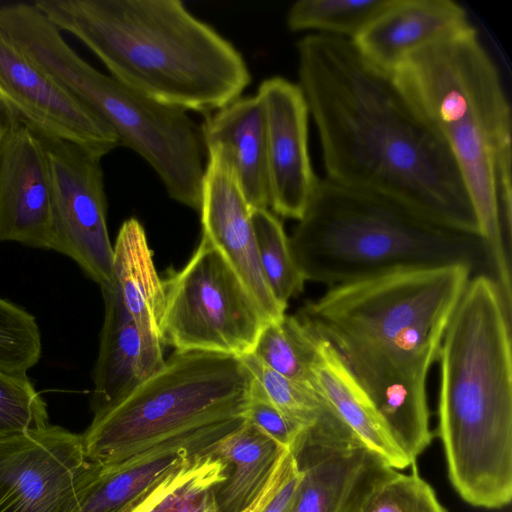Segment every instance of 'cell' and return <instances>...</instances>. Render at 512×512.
Here are the masks:
<instances>
[{
    "label": "cell",
    "instance_id": "cell-13",
    "mask_svg": "<svg viewBox=\"0 0 512 512\" xmlns=\"http://www.w3.org/2000/svg\"><path fill=\"white\" fill-rule=\"evenodd\" d=\"M0 242L50 249L52 181L41 135L2 106Z\"/></svg>",
    "mask_w": 512,
    "mask_h": 512
},
{
    "label": "cell",
    "instance_id": "cell-15",
    "mask_svg": "<svg viewBox=\"0 0 512 512\" xmlns=\"http://www.w3.org/2000/svg\"><path fill=\"white\" fill-rule=\"evenodd\" d=\"M264 104L270 207L276 215L300 220L315 191L308 149V107L297 83L280 76L261 82Z\"/></svg>",
    "mask_w": 512,
    "mask_h": 512
},
{
    "label": "cell",
    "instance_id": "cell-12",
    "mask_svg": "<svg viewBox=\"0 0 512 512\" xmlns=\"http://www.w3.org/2000/svg\"><path fill=\"white\" fill-rule=\"evenodd\" d=\"M0 104L41 136L76 143L102 156L120 146L114 131L28 59L1 25Z\"/></svg>",
    "mask_w": 512,
    "mask_h": 512
},
{
    "label": "cell",
    "instance_id": "cell-2",
    "mask_svg": "<svg viewBox=\"0 0 512 512\" xmlns=\"http://www.w3.org/2000/svg\"><path fill=\"white\" fill-rule=\"evenodd\" d=\"M472 276L461 264L397 269L331 286L296 313L337 350L411 463L432 441L427 377Z\"/></svg>",
    "mask_w": 512,
    "mask_h": 512
},
{
    "label": "cell",
    "instance_id": "cell-17",
    "mask_svg": "<svg viewBox=\"0 0 512 512\" xmlns=\"http://www.w3.org/2000/svg\"><path fill=\"white\" fill-rule=\"evenodd\" d=\"M101 290L105 316L93 371V415L125 399L166 363L162 341L146 334L136 324L110 287Z\"/></svg>",
    "mask_w": 512,
    "mask_h": 512
},
{
    "label": "cell",
    "instance_id": "cell-1",
    "mask_svg": "<svg viewBox=\"0 0 512 512\" xmlns=\"http://www.w3.org/2000/svg\"><path fill=\"white\" fill-rule=\"evenodd\" d=\"M296 51L297 84L316 125L326 179L480 233L450 148L391 73L369 63L347 38L310 33Z\"/></svg>",
    "mask_w": 512,
    "mask_h": 512
},
{
    "label": "cell",
    "instance_id": "cell-30",
    "mask_svg": "<svg viewBox=\"0 0 512 512\" xmlns=\"http://www.w3.org/2000/svg\"><path fill=\"white\" fill-rule=\"evenodd\" d=\"M41 335L35 318L0 298V369L26 373L40 359Z\"/></svg>",
    "mask_w": 512,
    "mask_h": 512
},
{
    "label": "cell",
    "instance_id": "cell-9",
    "mask_svg": "<svg viewBox=\"0 0 512 512\" xmlns=\"http://www.w3.org/2000/svg\"><path fill=\"white\" fill-rule=\"evenodd\" d=\"M162 343L176 352L250 354L268 321L222 253L202 235L188 263L163 280Z\"/></svg>",
    "mask_w": 512,
    "mask_h": 512
},
{
    "label": "cell",
    "instance_id": "cell-24",
    "mask_svg": "<svg viewBox=\"0 0 512 512\" xmlns=\"http://www.w3.org/2000/svg\"><path fill=\"white\" fill-rule=\"evenodd\" d=\"M224 464L208 452L193 456L129 512H220L216 491Z\"/></svg>",
    "mask_w": 512,
    "mask_h": 512
},
{
    "label": "cell",
    "instance_id": "cell-29",
    "mask_svg": "<svg viewBox=\"0 0 512 512\" xmlns=\"http://www.w3.org/2000/svg\"><path fill=\"white\" fill-rule=\"evenodd\" d=\"M48 424L47 404L26 373L0 369V438Z\"/></svg>",
    "mask_w": 512,
    "mask_h": 512
},
{
    "label": "cell",
    "instance_id": "cell-22",
    "mask_svg": "<svg viewBox=\"0 0 512 512\" xmlns=\"http://www.w3.org/2000/svg\"><path fill=\"white\" fill-rule=\"evenodd\" d=\"M110 287L136 324L162 341L163 280L156 271L145 230L136 218L121 225L113 246Z\"/></svg>",
    "mask_w": 512,
    "mask_h": 512
},
{
    "label": "cell",
    "instance_id": "cell-10",
    "mask_svg": "<svg viewBox=\"0 0 512 512\" xmlns=\"http://www.w3.org/2000/svg\"><path fill=\"white\" fill-rule=\"evenodd\" d=\"M52 181L50 249L67 255L101 288L112 282L113 246L101 154L69 141L41 136Z\"/></svg>",
    "mask_w": 512,
    "mask_h": 512
},
{
    "label": "cell",
    "instance_id": "cell-21",
    "mask_svg": "<svg viewBox=\"0 0 512 512\" xmlns=\"http://www.w3.org/2000/svg\"><path fill=\"white\" fill-rule=\"evenodd\" d=\"M311 369L321 395L368 451L397 470L414 464L395 444L372 400L340 354L319 335Z\"/></svg>",
    "mask_w": 512,
    "mask_h": 512
},
{
    "label": "cell",
    "instance_id": "cell-31",
    "mask_svg": "<svg viewBox=\"0 0 512 512\" xmlns=\"http://www.w3.org/2000/svg\"><path fill=\"white\" fill-rule=\"evenodd\" d=\"M246 419L284 449L296 452L305 441L303 431L268 400L255 380Z\"/></svg>",
    "mask_w": 512,
    "mask_h": 512
},
{
    "label": "cell",
    "instance_id": "cell-23",
    "mask_svg": "<svg viewBox=\"0 0 512 512\" xmlns=\"http://www.w3.org/2000/svg\"><path fill=\"white\" fill-rule=\"evenodd\" d=\"M284 448L247 419L218 440L207 451L225 467V479L218 486L216 501L220 512H242L262 493Z\"/></svg>",
    "mask_w": 512,
    "mask_h": 512
},
{
    "label": "cell",
    "instance_id": "cell-20",
    "mask_svg": "<svg viewBox=\"0 0 512 512\" xmlns=\"http://www.w3.org/2000/svg\"><path fill=\"white\" fill-rule=\"evenodd\" d=\"M200 134L204 147L222 149L250 208L268 209L266 112L260 97L240 96L206 115Z\"/></svg>",
    "mask_w": 512,
    "mask_h": 512
},
{
    "label": "cell",
    "instance_id": "cell-25",
    "mask_svg": "<svg viewBox=\"0 0 512 512\" xmlns=\"http://www.w3.org/2000/svg\"><path fill=\"white\" fill-rule=\"evenodd\" d=\"M316 340V333L296 314H285L264 325L250 354L278 374L318 390L311 369Z\"/></svg>",
    "mask_w": 512,
    "mask_h": 512
},
{
    "label": "cell",
    "instance_id": "cell-18",
    "mask_svg": "<svg viewBox=\"0 0 512 512\" xmlns=\"http://www.w3.org/2000/svg\"><path fill=\"white\" fill-rule=\"evenodd\" d=\"M469 23L453 0H391L352 41L369 63L392 74L412 53Z\"/></svg>",
    "mask_w": 512,
    "mask_h": 512
},
{
    "label": "cell",
    "instance_id": "cell-8",
    "mask_svg": "<svg viewBox=\"0 0 512 512\" xmlns=\"http://www.w3.org/2000/svg\"><path fill=\"white\" fill-rule=\"evenodd\" d=\"M253 382L240 357L175 351L158 373L93 416L81 434L86 457L114 465L187 431L246 418Z\"/></svg>",
    "mask_w": 512,
    "mask_h": 512
},
{
    "label": "cell",
    "instance_id": "cell-27",
    "mask_svg": "<svg viewBox=\"0 0 512 512\" xmlns=\"http://www.w3.org/2000/svg\"><path fill=\"white\" fill-rule=\"evenodd\" d=\"M391 0H298L286 16L292 32L314 33L353 40Z\"/></svg>",
    "mask_w": 512,
    "mask_h": 512
},
{
    "label": "cell",
    "instance_id": "cell-6",
    "mask_svg": "<svg viewBox=\"0 0 512 512\" xmlns=\"http://www.w3.org/2000/svg\"><path fill=\"white\" fill-rule=\"evenodd\" d=\"M305 281L335 286L397 269L461 264L494 282L480 233L443 223L380 193L318 179L289 238ZM496 283V282H495Z\"/></svg>",
    "mask_w": 512,
    "mask_h": 512
},
{
    "label": "cell",
    "instance_id": "cell-19",
    "mask_svg": "<svg viewBox=\"0 0 512 512\" xmlns=\"http://www.w3.org/2000/svg\"><path fill=\"white\" fill-rule=\"evenodd\" d=\"M295 455L301 475L288 512H360L384 464L363 446L303 445Z\"/></svg>",
    "mask_w": 512,
    "mask_h": 512
},
{
    "label": "cell",
    "instance_id": "cell-33",
    "mask_svg": "<svg viewBox=\"0 0 512 512\" xmlns=\"http://www.w3.org/2000/svg\"><path fill=\"white\" fill-rule=\"evenodd\" d=\"M1 130H2V115H1V107H0V136H1Z\"/></svg>",
    "mask_w": 512,
    "mask_h": 512
},
{
    "label": "cell",
    "instance_id": "cell-16",
    "mask_svg": "<svg viewBox=\"0 0 512 512\" xmlns=\"http://www.w3.org/2000/svg\"><path fill=\"white\" fill-rule=\"evenodd\" d=\"M244 421L236 418L187 431L114 465L93 463L74 512H129L193 456L207 452Z\"/></svg>",
    "mask_w": 512,
    "mask_h": 512
},
{
    "label": "cell",
    "instance_id": "cell-32",
    "mask_svg": "<svg viewBox=\"0 0 512 512\" xmlns=\"http://www.w3.org/2000/svg\"><path fill=\"white\" fill-rule=\"evenodd\" d=\"M300 475L295 452L284 449L266 487L242 512H288Z\"/></svg>",
    "mask_w": 512,
    "mask_h": 512
},
{
    "label": "cell",
    "instance_id": "cell-5",
    "mask_svg": "<svg viewBox=\"0 0 512 512\" xmlns=\"http://www.w3.org/2000/svg\"><path fill=\"white\" fill-rule=\"evenodd\" d=\"M437 361L449 480L468 504L503 508L512 499L511 319L490 277L468 281Z\"/></svg>",
    "mask_w": 512,
    "mask_h": 512
},
{
    "label": "cell",
    "instance_id": "cell-3",
    "mask_svg": "<svg viewBox=\"0 0 512 512\" xmlns=\"http://www.w3.org/2000/svg\"><path fill=\"white\" fill-rule=\"evenodd\" d=\"M396 83L450 148L495 268L512 298V113L500 71L471 24L412 53Z\"/></svg>",
    "mask_w": 512,
    "mask_h": 512
},
{
    "label": "cell",
    "instance_id": "cell-11",
    "mask_svg": "<svg viewBox=\"0 0 512 512\" xmlns=\"http://www.w3.org/2000/svg\"><path fill=\"white\" fill-rule=\"evenodd\" d=\"M93 466L60 426L0 438V512H74Z\"/></svg>",
    "mask_w": 512,
    "mask_h": 512
},
{
    "label": "cell",
    "instance_id": "cell-7",
    "mask_svg": "<svg viewBox=\"0 0 512 512\" xmlns=\"http://www.w3.org/2000/svg\"><path fill=\"white\" fill-rule=\"evenodd\" d=\"M12 38L28 59L104 121L120 145L150 165L171 199L199 211L204 146L186 111L156 102L92 67L40 12L24 17Z\"/></svg>",
    "mask_w": 512,
    "mask_h": 512
},
{
    "label": "cell",
    "instance_id": "cell-26",
    "mask_svg": "<svg viewBox=\"0 0 512 512\" xmlns=\"http://www.w3.org/2000/svg\"><path fill=\"white\" fill-rule=\"evenodd\" d=\"M259 263L267 285L284 308L288 301L301 294L305 279L298 269L282 222L269 209H251Z\"/></svg>",
    "mask_w": 512,
    "mask_h": 512
},
{
    "label": "cell",
    "instance_id": "cell-4",
    "mask_svg": "<svg viewBox=\"0 0 512 512\" xmlns=\"http://www.w3.org/2000/svg\"><path fill=\"white\" fill-rule=\"evenodd\" d=\"M33 4L85 44L111 76L156 102L208 115L251 82L238 49L179 0Z\"/></svg>",
    "mask_w": 512,
    "mask_h": 512
},
{
    "label": "cell",
    "instance_id": "cell-28",
    "mask_svg": "<svg viewBox=\"0 0 512 512\" xmlns=\"http://www.w3.org/2000/svg\"><path fill=\"white\" fill-rule=\"evenodd\" d=\"M412 467L411 473H402L383 464L370 483L360 512H447L415 463Z\"/></svg>",
    "mask_w": 512,
    "mask_h": 512
},
{
    "label": "cell",
    "instance_id": "cell-14",
    "mask_svg": "<svg viewBox=\"0 0 512 512\" xmlns=\"http://www.w3.org/2000/svg\"><path fill=\"white\" fill-rule=\"evenodd\" d=\"M207 162L201 183L202 235L222 253L268 322L285 316L273 297L257 254L251 208L234 170L218 146L205 147Z\"/></svg>",
    "mask_w": 512,
    "mask_h": 512
}]
</instances>
